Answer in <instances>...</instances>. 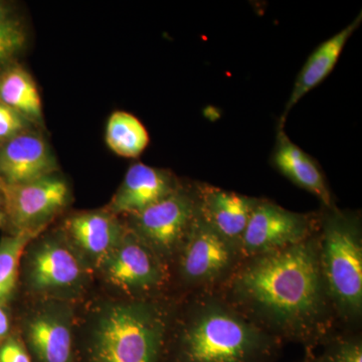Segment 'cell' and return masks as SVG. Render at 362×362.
<instances>
[{
    "mask_svg": "<svg viewBox=\"0 0 362 362\" xmlns=\"http://www.w3.org/2000/svg\"><path fill=\"white\" fill-rule=\"evenodd\" d=\"M216 291L269 334L303 346L306 356L341 329L321 274L316 233L243 259Z\"/></svg>",
    "mask_w": 362,
    "mask_h": 362,
    "instance_id": "obj_1",
    "label": "cell"
},
{
    "mask_svg": "<svg viewBox=\"0 0 362 362\" xmlns=\"http://www.w3.org/2000/svg\"><path fill=\"white\" fill-rule=\"evenodd\" d=\"M176 297L120 299L95 291L77 304L78 362H166Z\"/></svg>",
    "mask_w": 362,
    "mask_h": 362,
    "instance_id": "obj_2",
    "label": "cell"
},
{
    "mask_svg": "<svg viewBox=\"0 0 362 362\" xmlns=\"http://www.w3.org/2000/svg\"><path fill=\"white\" fill-rule=\"evenodd\" d=\"M284 343L218 291L176 298L166 362H277Z\"/></svg>",
    "mask_w": 362,
    "mask_h": 362,
    "instance_id": "obj_3",
    "label": "cell"
},
{
    "mask_svg": "<svg viewBox=\"0 0 362 362\" xmlns=\"http://www.w3.org/2000/svg\"><path fill=\"white\" fill-rule=\"evenodd\" d=\"M326 291L341 329L361 330L362 225L358 211L321 206L316 233Z\"/></svg>",
    "mask_w": 362,
    "mask_h": 362,
    "instance_id": "obj_4",
    "label": "cell"
},
{
    "mask_svg": "<svg viewBox=\"0 0 362 362\" xmlns=\"http://www.w3.org/2000/svg\"><path fill=\"white\" fill-rule=\"evenodd\" d=\"M95 273L56 223L23 250L16 299L58 300L78 304L95 291Z\"/></svg>",
    "mask_w": 362,
    "mask_h": 362,
    "instance_id": "obj_5",
    "label": "cell"
},
{
    "mask_svg": "<svg viewBox=\"0 0 362 362\" xmlns=\"http://www.w3.org/2000/svg\"><path fill=\"white\" fill-rule=\"evenodd\" d=\"M242 259L240 247L216 232L197 209L192 230L169 267L171 296L216 291Z\"/></svg>",
    "mask_w": 362,
    "mask_h": 362,
    "instance_id": "obj_6",
    "label": "cell"
},
{
    "mask_svg": "<svg viewBox=\"0 0 362 362\" xmlns=\"http://www.w3.org/2000/svg\"><path fill=\"white\" fill-rule=\"evenodd\" d=\"M95 285L97 291L120 299L171 296L168 264L127 228L118 246L95 271Z\"/></svg>",
    "mask_w": 362,
    "mask_h": 362,
    "instance_id": "obj_7",
    "label": "cell"
},
{
    "mask_svg": "<svg viewBox=\"0 0 362 362\" xmlns=\"http://www.w3.org/2000/svg\"><path fill=\"white\" fill-rule=\"evenodd\" d=\"M13 306L16 329L33 362H78L77 304L16 299Z\"/></svg>",
    "mask_w": 362,
    "mask_h": 362,
    "instance_id": "obj_8",
    "label": "cell"
},
{
    "mask_svg": "<svg viewBox=\"0 0 362 362\" xmlns=\"http://www.w3.org/2000/svg\"><path fill=\"white\" fill-rule=\"evenodd\" d=\"M197 216L194 181L183 180L168 197L122 220L128 230L170 267L187 239Z\"/></svg>",
    "mask_w": 362,
    "mask_h": 362,
    "instance_id": "obj_9",
    "label": "cell"
},
{
    "mask_svg": "<svg viewBox=\"0 0 362 362\" xmlns=\"http://www.w3.org/2000/svg\"><path fill=\"white\" fill-rule=\"evenodd\" d=\"M6 207V233H39L54 225L71 209L70 181L61 173L20 185L0 182Z\"/></svg>",
    "mask_w": 362,
    "mask_h": 362,
    "instance_id": "obj_10",
    "label": "cell"
},
{
    "mask_svg": "<svg viewBox=\"0 0 362 362\" xmlns=\"http://www.w3.org/2000/svg\"><path fill=\"white\" fill-rule=\"evenodd\" d=\"M319 211L296 213L259 199L240 243L243 259L285 249L304 242L318 230Z\"/></svg>",
    "mask_w": 362,
    "mask_h": 362,
    "instance_id": "obj_11",
    "label": "cell"
},
{
    "mask_svg": "<svg viewBox=\"0 0 362 362\" xmlns=\"http://www.w3.org/2000/svg\"><path fill=\"white\" fill-rule=\"evenodd\" d=\"M54 223L94 273L118 246L126 230L122 218L105 206L70 209Z\"/></svg>",
    "mask_w": 362,
    "mask_h": 362,
    "instance_id": "obj_12",
    "label": "cell"
},
{
    "mask_svg": "<svg viewBox=\"0 0 362 362\" xmlns=\"http://www.w3.org/2000/svg\"><path fill=\"white\" fill-rule=\"evenodd\" d=\"M61 173L42 129L25 131L0 144V182L20 185Z\"/></svg>",
    "mask_w": 362,
    "mask_h": 362,
    "instance_id": "obj_13",
    "label": "cell"
},
{
    "mask_svg": "<svg viewBox=\"0 0 362 362\" xmlns=\"http://www.w3.org/2000/svg\"><path fill=\"white\" fill-rule=\"evenodd\" d=\"M182 181L169 169L135 162L126 171L110 202L104 206L120 218L133 216L173 194Z\"/></svg>",
    "mask_w": 362,
    "mask_h": 362,
    "instance_id": "obj_14",
    "label": "cell"
},
{
    "mask_svg": "<svg viewBox=\"0 0 362 362\" xmlns=\"http://www.w3.org/2000/svg\"><path fill=\"white\" fill-rule=\"evenodd\" d=\"M199 216L216 232L240 247V240L259 197L194 181Z\"/></svg>",
    "mask_w": 362,
    "mask_h": 362,
    "instance_id": "obj_15",
    "label": "cell"
},
{
    "mask_svg": "<svg viewBox=\"0 0 362 362\" xmlns=\"http://www.w3.org/2000/svg\"><path fill=\"white\" fill-rule=\"evenodd\" d=\"M284 124L279 121L272 163L281 175L297 187L313 194L320 201L321 206H337L320 166L304 150L291 141L286 134Z\"/></svg>",
    "mask_w": 362,
    "mask_h": 362,
    "instance_id": "obj_16",
    "label": "cell"
},
{
    "mask_svg": "<svg viewBox=\"0 0 362 362\" xmlns=\"http://www.w3.org/2000/svg\"><path fill=\"white\" fill-rule=\"evenodd\" d=\"M362 21V13L342 28L337 35L325 40L316 47L312 52L304 66L298 74L294 87L286 104L284 113L281 117L280 122L285 123L288 113L307 94L329 76L331 71L337 65L338 59L341 56L345 45L349 42L351 35L359 28Z\"/></svg>",
    "mask_w": 362,
    "mask_h": 362,
    "instance_id": "obj_17",
    "label": "cell"
},
{
    "mask_svg": "<svg viewBox=\"0 0 362 362\" xmlns=\"http://www.w3.org/2000/svg\"><path fill=\"white\" fill-rule=\"evenodd\" d=\"M0 102L40 129L45 127L39 87L32 74L21 63L0 73Z\"/></svg>",
    "mask_w": 362,
    "mask_h": 362,
    "instance_id": "obj_18",
    "label": "cell"
},
{
    "mask_svg": "<svg viewBox=\"0 0 362 362\" xmlns=\"http://www.w3.org/2000/svg\"><path fill=\"white\" fill-rule=\"evenodd\" d=\"M30 21L20 4L0 0V73L21 63L30 45Z\"/></svg>",
    "mask_w": 362,
    "mask_h": 362,
    "instance_id": "obj_19",
    "label": "cell"
},
{
    "mask_svg": "<svg viewBox=\"0 0 362 362\" xmlns=\"http://www.w3.org/2000/svg\"><path fill=\"white\" fill-rule=\"evenodd\" d=\"M105 141L116 156L137 158L148 146L150 137L137 117L125 111H114L107 120Z\"/></svg>",
    "mask_w": 362,
    "mask_h": 362,
    "instance_id": "obj_20",
    "label": "cell"
},
{
    "mask_svg": "<svg viewBox=\"0 0 362 362\" xmlns=\"http://www.w3.org/2000/svg\"><path fill=\"white\" fill-rule=\"evenodd\" d=\"M35 233H6L0 239V304H13L18 294L21 256Z\"/></svg>",
    "mask_w": 362,
    "mask_h": 362,
    "instance_id": "obj_21",
    "label": "cell"
},
{
    "mask_svg": "<svg viewBox=\"0 0 362 362\" xmlns=\"http://www.w3.org/2000/svg\"><path fill=\"white\" fill-rule=\"evenodd\" d=\"M318 349L319 354L306 356L305 361L362 362L361 330H337Z\"/></svg>",
    "mask_w": 362,
    "mask_h": 362,
    "instance_id": "obj_22",
    "label": "cell"
},
{
    "mask_svg": "<svg viewBox=\"0 0 362 362\" xmlns=\"http://www.w3.org/2000/svg\"><path fill=\"white\" fill-rule=\"evenodd\" d=\"M40 129L0 102V144L25 131Z\"/></svg>",
    "mask_w": 362,
    "mask_h": 362,
    "instance_id": "obj_23",
    "label": "cell"
},
{
    "mask_svg": "<svg viewBox=\"0 0 362 362\" xmlns=\"http://www.w3.org/2000/svg\"><path fill=\"white\" fill-rule=\"evenodd\" d=\"M0 362H33L16 329L0 343Z\"/></svg>",
    "mask_w": 362,
    "mask_h": 362,
    "instance_id": "obj_24",
    "label": "cell"
},
{
    "mask_svg": "<svg viewBox=\"0 0 362 362\" xmlns=\"http://www.w3.org/2000/svg\"><path fill=\"white\" fill-rule=\"evenodd\" d=\"M16 330L13 304H0V343Z\"/></svg>",
    "mask_w": 362,
    "mask_h": 362,
    "instance_id": "obj_25",
    "label": "cell"
},
{
    "mask_svg": "<svg viewBox=\"0 0 362 362\" xmlns=\"http://www.w3.org/2000/svg\"><path fill=\"white\" fill-rule=\"evenodd\" d=\"M7 228V220L6 214V207H4V197L0 192V230L6 232Z\"/></svg>",
    "mask_w": 362,
    "mask_h": 362,
    "instance_id": "obj_26",
    "label": "cell"
},
{
    "mask_svg": "<svg viewBox=\"0 0 362 362\" xmlns=\"http://www.w3.org/2000/svg\"><path fill=\"white\" fill-rule=\"evenodd\" d=\"M304 362H306V361H304Z\"/></svg>",
    "mask_w": 362,
    "mask_h": 362,
    "instance_id": "obj_27",
    "label": "cell"
}]
</instances>
